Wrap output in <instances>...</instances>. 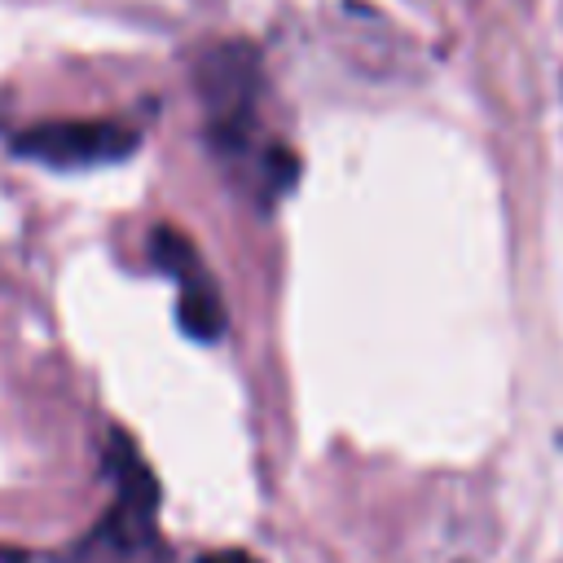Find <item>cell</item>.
Returning a JSON list of instances; mask_svg holds the SVG:
<instances>
[{
  "label": "cell",
  "mask_w": 563,
  "mask_h": 563,
  "mask_svg": "<svg viewBox=\"0 0 563 563\" xmlns=\"http://www.w3.org/2000/svg\"><path fill=\"white\" fill-rule=\"evenodd\" d=\"M202 101H207V128L216 150L224 154H246L255 141V92H260V75H255V57L238 44L216 48L202 62Z\"/></svg>",
  "instance_id": "obj_1"
},
{
  "label": "cell",
  "mask_w": 563,
  "mask_h": 563,
  "mask_svg": "<svg viewBox=\"0 0 563 563\" xmlns=\"http://www.w3.org/2000/svg\"><path fill=\"white\" fill-rule=\"evenodd\" d=\"M136 145L132 128L110 123V119H57V123H35L13 136V154L53 167V172H84V167H106L128 158Z\"/></svg>",
  "instance_id": "obj_2"
},
{
  "label": "cell",
  "mask_w": 563,
  "mask_h": 563,
  "mask_svg": "<svg viewBox=\"0 0 563 563\" xmlns=\"http://www.w3.org/2000/svg\"><path fill=\"white\" fill-rule=\"evenodd\" d=\"M150 246H154V264L176 282V295H180V325L185 334L211 343L224 334V299L202 264V255L194 251L189 238H180L176 229H154L150 233Z\"/></svg>",
  "instance_id": "obj_3"
},
{
  "label": "cell",
  "mask_w": 563,
  "mask_h": 563,
  "mask_svg": "<svg viewBox=\"0 0 563 563\" xmlns=\"http://www.w3.org/2000/svg\"><path fill=\"white\" fill-rule=\"evenodd\" d=\"M202 563H260V559H251L246 550H216V554H207Z\"/></svg>",
  "instance_id": "obj_4"
}]
</instances>
